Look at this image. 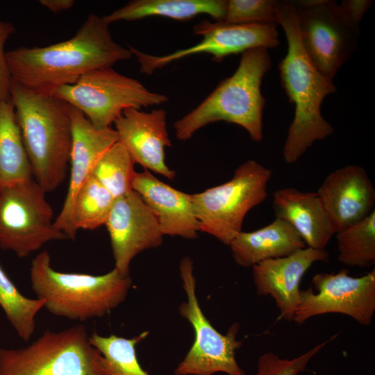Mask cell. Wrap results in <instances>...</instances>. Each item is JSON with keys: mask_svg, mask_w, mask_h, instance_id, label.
<instances>
[{"mask_svg": "<svg viewBox=\"0 0 375 375\" xmlns=\"http://www.w3.org/2000/svg\"><path fill=\"white\" fill-rule=\"evenodd\" d=\"M114 197L92 175L77 192L71 210L68 238L79 229L94 230L105 225Z\"/></svg>", "mask_w": 375, "mask_h": 375, "instance_id": "obj_24", "label": "cell"}, {"mask_svg": "<svg viewBox=\"0 0 375 375\" xmlns=\"http://www.w3.org/2000/svg\"><path fill=\"white\" fill-rule=\"evenodd\" d=\"M33 178L11 98H0V187Z\"/></svg>", "mask_w": 375, "mask_h": 375, "instance_id": "obj_23", "label": "cell"}, {"mask_svg": "<svg viewBox=\"0 0 375 375\" xmlns=\"http://www.w3.org/2000/svg\"><path fill=\"white\" fill-rule=\"evenodd\" d=\"M134 164L125 147L117 141L98 160L92 176L115 199L133 190L136 173Z\"/></svg>", "mask_w": 375, "mask_h": 375, "instance_id": "obj_27", "label": "cell"}, {"mask_svg": "<svg viewBox=\"0 0 375 375\" xmlns=\"http://www.w3.org/2000/svg\"><path fill=\"white\" fill-rule=\"evenodd\" d=\"M292 2L304 51L316 68L333 79L355 50L359 27L345 19L335 1Z\"/></svg>", "mask_w": 375, "mask_h": 375, "instance_id": "obj_11", "label": "cell"}, {"mask_svg": "<svg viewBox=\"0 0 375 375\" xmlns=\"http://www.w3.org/2000/svg\"><path fill=\"white\" fill-rule=\"evenodd\" d=\"M101 359L84 326L47 330L26 347H0V375H100Z\"/></svg>", "mask_w": 375, "mask_h": 375, "instance_id": "obj_7", "label": "cell"}, {"mask_svg": "<svg viewBox=\"0 0 375 375\" xmlns=\"http://www.w3.org/2000/svg\"><path fill=\"white\" fill-rule=\"evenodd\" d=\"M44 304L42 299L22 294L0 265V306L24 341H28L33 335L35 316Z\"/></svg>", "mask_w": 375, "mask_h": 375, "instance_id": "obj_28", "label": "cell"}, {"mask_svg": "<svg viewBox=\"0 0 375 375\" xmlns=\"http://www.w3.org/2000/svg\"><path fill=\"white\" fill-rule=\"evenodd\" d=\"M325 249L305 247L288 256L269 259L252 267L256 293L271 296L280 317L292 321L300 300V283L303 275L316 262H327Z\"/></svg>", "mask_w": 375, "mask_h": 375, "instance_id": "obj_16", "label": "cell"}, {"mask_svg": "<svg viewBox=\"0 0 375 375\" xmlns=\"http://www.w3.org/2000/svg\"><path fill=\"white\" fill-rule=\"evenodd\" d=\"M228 24H277L274 0H228L225 17Z\"/></svg>", "mask_w": 375, "mask_h": 375, "instance_id": "obj_29", "label": "cell"}, {"mask_svg": "<svg viewBox=\"0 0 375 375\" xmlns=\"http://www.w3.org/2000/svg\"><path fill=\"white\" fill-rule=\"evenodd\" d=\"M336 232L374 211L375 189L365 169L357 165L328 174L317 191Z\"/></svg>", "mask_w": 375, "mask_h": 375, "instance_id": "obj_17", "label": "cell"}, {"mask_svg": "<svg viewBox=\"0 0 375 375\" xmlns=\"http://www.w3.org/2000/svg\"><path fill=\"white\" fill-rule=\"evenodd\" d=\"M69 111L72 133L70 180L62 208L54 220L55 227L67 236L71 210L77 192L91 176L103 153L118 141L115 129L111 127L97 128L80 110L70 105Z\"/></svg>", "mask_w": 375, "mask_h": 375, "instance_id": "obj_18", "label": "cell"}, {"mask_svg": "<svg viewBox=\"0 0 375 375\" xmlns=\"http://www.w3.org/2000/svg\"><path fill=\"white\" fill-rule=\"evenodd\" d=\"M119 142L135 163L146 170L169 179L176 172L165 162V149L171 147L167 128V112L164 109L144 112L130 108L124 110L114 123Z\"/></svg>", "mask_w": 375, "mask_h": 375, "instance_id": "obj_15", "label": "cell"}, {"mask_svg": "<svg viewBox=\"0 0 375 375\" xmlns=\"http://www.w3.org/2000/svg\"><path fill=\"white\" fill-rule=\"evenodd\" d=\"M105 226L115 268L124 275H129L130 264L138 254L162 243L156 217L134 190L115 199Z\"/></svg>", "mask_w": 375, "mask_h": 375, "instance_id": "obj_14", "label": "cell"}, {"mask_svg": "<svg viewBox=\"0 0 375 375\" xmlns=\"http://www.w3.org/2000/svg\"><path fill=\"white\" fill-rule=\"evenodd\" d=\"M228 246L235 263L243 267H252L267 260L288 256L306 247L294 228L276 217L258 230L242 231Z\"/></svg>", "mask_w": 375, "mask_h": 375, "instance_id": "obj_21", "label": "cell"}, {"mask_svg": "<svg viewBox=\"0 0 375 375\" xmlns=\"http://www.w3.org/2000/svg\"><path fill=\"white\" fill-rule=\"evenodd\" d=\"M276 13L288 42L287 53L278 65L281 82L290 102L294 106V119L283 149L285 162L292 164L315 141L334 132L322 117L321 106L336 88L333 79L322 74L304 51L292 1H276Z\"/></svg>", "mask_w": 375, "mask_h": 375, "instance_id": "obj_2", "label": "cell"}, {"mask_svg": "<svg viewBox=\"0 0 375 375\" xmlns=\"http://www.w3.org/2000/svg\"><path fill=\"white\" fill-rule=\"evenodd\" d=\"M226 7V0H133L102 17L110 24L151 16L185 21L198 15L206 14L216 22H222Z\"/></svg>", "mask_w": 375, "mask_h": 375, "instance_id": "obj_22", "label": "cell"}, {"mask_svg": "<svg viewBox=\"0 0 375 375\" xmlns=\"http://www.w3.org/2000/svg\"><path fill=\"white\" fill-rule=\"evenodd\" d=\"M148 335L144 331L127 338L92 333L90 342L101 354L100 375H149L140 365L136 353L137 345Z\"/></svg>", "mask_w": 375, "mask_h": 375, "instance_id": "obj_25", "label": "cell"}, {"mask_svg": "<svg viewBox=\"0 0 375 375\" xmlns=\"http://www.w3.org/2000/svg\"><path fill=\"white\" fill-rule=\"evenodd\" d=\"M30 277L38 299L51 313L81 321L103 317L125 300L132 284L129 275L115 267L102 275L56 271L47 251L32 260Z\"/></svg>", "mask_w": 375, "mask_h": 375, "instance_id": "obj_5", "label": "cell"}, {"mask_svg": "<svg viewBox=\"0 0 375 375\" xmlns=\"http://www.w3.org/2000/svg\"><path fill=\"white\" fill-rule=\"evenodd\" d=\"M179 271L186 301L180 305L178 312L191 324L194 340L174 369V374L213 375L221 372L227 375H247L235 358V351L242 344L237 339L239 324H233L224 335L217 331L199 305L190 258L186 256L181 260Z\"/></svg>", "mask_w": 375, "mask_h": 375, "instance_id": "obj_9", "label": "cell"}, {"mask_svg": "<svg viewBox=\"0 0 375 375\" xmlns=\"http://www.w3.org/2000/svg\"><path fill=\"white\" fill-rule=\"evenodd\" d=\"M335 337L336 335L292 359L281 358L272 352L265 353L258 359L255 375H298L305 370L310 360Z\"/></svg>", "mask_w": 375, "mask_h": 375, "instance_id": "obj_30", "label": "cell"}, {"mask_svg": "<svg viewBox=\"0 0 375 375\" xmlns=\"http://www.w3.org/2000/svg\"><path fill=\"white\" fill-rule=\"evenodd\" d=\"M10 98L35 181L46 192L65 178L72 144L69 104L12 78Z\"/></svg>", "mask_w": 375, "mask_h": 375, "instance_id": "obj_3", "label": "cell"}, {"mask_svg": "<svg viewBox=\"0 0 375 375\" xmlns=\"http://www.w3.org/2000/svg\"><path fill=\"white\" fill-rule=\"evenodd\" d=\"M108 26L103 17L90 14L67 40L6 52L12 78L32 90L53 94L61 86L76 83L90 71L131 58L130 49L113 40Z\"/></svg>", "mask_w": 375, "mask_h": 375, "instance_id": "obj_1", "label": "cell"}, {"mask_svg": "<svg viewBox=\"0 0 375 375\" xmlns=\"http://www.w3.org/2000/svg\"><path fill=\"white\" fill-rule=\"evenodd\" d=\"M372 4L370 0H344L339 5V8L349 24L359 27L360 22Z\"/></svg>", "mask_w": 375, "mask_h": 375, "instance_id": "obj_32", "label": "cell"}, {"mask_svg": "<svg viewBox=\"0 0 375 375\" xmlns=\"http://www.w3.org/2000/svg\"><path fill=\"white\" fill-rule=\"evenodd\" d=\"M270 67L267 49L257 47L242 53L235 72L221 81L195 108L174 123L176 137L187 140L207 124L224 121L242 127L253 141L261 142L265 104L261 83Z\"/></svg>", "mask_w": 375, "mask_h": 375, "instance_id": "obj_4", "label": "cell"}, {"mask_svg": "<svg viewBox=\"0 0 375 375\" xmlns=\"http://www.w3.org/2000/svg\"><path fill=\"white\" fill-rule=\"evenodd\" d=\"M272 174L270 169L249 160L229 181L192 194L201 231L228 246L242 231L247 213L266 199Z\"/></svg>", "mask_w": 375, "mask_h": 375, "instance_id": "obj_6", "label": "cell"}, {"mask_svg": "<svg viewBox=\"0 0 375 375\" xmlns=\"http://www.w3.org/2000/svg\"><path fill=\"white\" fill-rule=\"evenodd\" d=\"M316 292L301 290L300 300L292 321L301 324L315 316L340 313L364 326L372 322L375 312V269L354 277L349 270L319 273L312 279Z\"/></svg>", "mask_w": 375, "mask_h": 375, "instance_id": "obj_12", "label": "cell"}, {"mask_svg": "<svg viewBox=\"0 0 375 375\" xmlns=\"http://www.w3.org/2000/svg\"><path fill=\"white\" fill-rule=\"evenodd\" d=\"M276 217L290 224L306 247L325 249L336 230L317 192H303L288 187L273 194Z\"/></svg>", "mask_w": 375, "mask_h": 375, "instance_id": "obj_20", "label": "cell"}, {"mask_svg": "<svg viewBox=\"0 0 375 375\" xmlns=\"http://www.w3.org/2000/svg\"><path fill=\"white\" fill-rule=\"evenodd\" d=\"M15 31V26L8 22L0 21V98L10 99L12 76L6 61L4 45L9 37Z\"/></svg>", "mask_w": 375, "mask_h": 375, "instance_id": "obj_31", "label": "cell"}, {"mask_svg": "<svg viewBox=\"0 0 375 375\" xmlns=\"http://www.w3.org/2000/svg\"><path fill=\"white\" fill-rule=\"evenodd\" d=\"M39 2L42 6L54 13L68 10L75 3L73 0H40Z\"/></svg>", "mask_w": 375, "mask_h": 375, "instance_id": "obj_33", "label": "cell"}, {"mask_svg": "<svg viewBox=\"0 0 375 375\" xmlns=\"http://www.w3.org/2000/svg\"><path fill=\"white\" fill-rule=\"evenodd\" d=\"M53 94L80 110L99 129L110 128L127 108L141 109L168 101L166 95L149 90L138 80L111 67L90 71Z\"/></svg>", "mask_w": 375, "mask_h": 375, "instance_id": "obj_8", "label": "cell"}, {"mask_svg": "<svg viewBox=\"0 0 375 375\" xmlns=\"http://www.w3.org/2000/svg\"><path fill=\"white\" fill-rule=\"evenodd\" d=\"M132 188L154 214L163 235L197 238L201 229L192 194L163 183L146 169L135 173Z\"/></svg>", "mask_w": 375, "mask_h": 375, "instance_id": "obj_19", "label": "cell"}, {"mask_svg": "<svg viewBox=\"0 0 375 375\" xmlns=\"http://www.w3.org/2000/svg\"><path fill=\"white\" fill-rule=\"evenodd\" d=\"M46 192L33 178L0 187V247L28 256L51 240L68 239L58 230Z\"/></svg>", "mask_w": 375, "mask_h": 375, "instance_id": "obj_10", "label": "cell"}, {"mask_svg": "<svg viewBox=\"0 0 375 375\" xmlns=\"http://www.w3.org/2000/svg\"><path fill=\"white\" fill-rule=\"evenodd\" d=\"M193 31L203 37L199 43L166 55L154 56L132 47L128 49L137 58L140 72L150 75L174 61L192 55L208 53L215 61L220 62L232 54L257 47L268 49L279 44V33L274 24H228L204 20L196 24Z\"/></svg>", "mask_w": 375, "mask_h": 375, "instance_id": "obj_13", "label": "cell"}, {"mask_svg": "<svg viewBox=\"0 0 375 375\" xmlns=\"http://www.w3.org/2000/svg\"><path fill=\"white\" fill-rule=\"evenodd\" d=\"M338 260L348 267L375 264V210L361 221L336 232Z\"/></svg>", "mask_w": 375, "mask_h": 375, "instance_id": "obj_26", "label": "cell"}]
</instances>
